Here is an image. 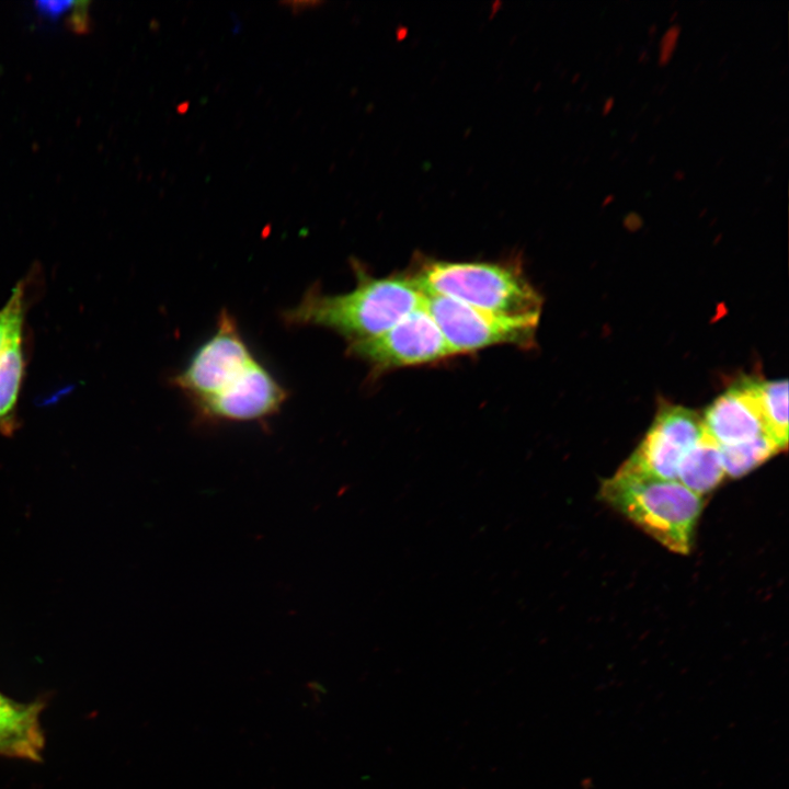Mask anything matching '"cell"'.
<instances>
[{
  "mask_svg": "<svg viewBox=\"0 0 789 789\" xmlns=\"http://www.w3.org/2000/svg\"><path fill=\"white\" fill-rule=\"evenodd\" d=\"M356 286L328 295L313 285L297 305L282 312L289 327H322L340 334L348 344L379 335L409 313L425 307L426 296L412 276L371 277L355 270Z\"/></svg>",
  "mask_w": 789,
  "mask_h": 789,
  "instance_id": "obj_2",
  "label": "cell"
},
{
  "mask_svg": "<svg viewBox=\"0 0 789 789\" xmlns=\"http://www.w3.org/2000/svg\"><path fill=\"white\" fill-rule=\"evenodd\" d=\"M25 300L24 282H19L0 309V357L15 340L23 338Z\"/></svg>",
  "mask_w": 789,
  "mask_h": 789,
  "instance_id": "obj_14",
  "label": "cell"
},
{
  "mask_svg": "<svg viewBox=\"0 0 789 789\" xmlns=\"http://www.w3.org/2000/svg\"><path fill=\"white\" fill-rule=\"evenodd\" d=\"M758 407L769 436L780 449L788 445V381L754 378Z\"/></svg>",
  "mask_w": 789,
  "mask_h": 789,
  "instance_id": "obj_12",
  "label": "cell"
},
{
  "mask_svg": "<svg viewBox=\"0 0 789 789\" xmlns=\"http://www.w3.org/2000/svg\"><path fill=\"white\" fill-rule=\"evenodd\" d=\"M412 277L424 294L501 316H540L541 297L516 263L426 261Z\"/></svg>",
  "mask_w": 789,
  "mask_h": 789,
  "instance_id": "obj_4",
  "label": "cell"
},
{
  "mask_svg": "<svg viewBox=\"0 0 789 789\" xmlns=\"http://www.w3.org/2000/svg\"><path fill=\"white\" fill-rule=\"evenodd\" d=\"M425 296V309L441 330L453 355L496 344L527 346L534 342L539 316H501L447 297Z\"/></svg>",
  "mask_w": 789,
  "mask_h": 789,
  "instance_id": "obj_5",
  "label": "cell"
},
{
  "mask_svg": "<svg viewBox=\"0 0 789 789\" xmlns=\"http://www.w3.org/2000/svg\"><path fill=\"white\" fill-rule=\"evenodd\" d=\"M188 102H182L178 105L176 111L181 114L185 113L188 110Z\"/></svg>",
  "mask_w": 789,
  "mask_h": 789,
  "instance_id": "obj_18",
  "label": "cell"
},
{
  "mask_svg": "<svg viewBox=\"0 0 789 789\" xmlns=\"http://www.w3.org/2000/svg\"><path fill=\"white\" fill-rule=\"evenodd\" d=\"M42 702H18L0 693V739L14 743L34 762L42 761L45 745L39 724Z\"/></svg>",
  "mask_w": 789,
  "mask_h": 789,
  "instance_id": "obj_9",
  "label": "cell"
},
{
  "mask_svg": "<svg viewBox=\"0 0 789 789\" xmlns=\"http://www.w3.org/2000/svg\"><path fill=\"white\" fill-rule=\"evenodd\" d=\"M613 102L614 100L611 98L606 101L604 104V113H607L611 108Z\"/></svg>",
  "mask_w": 789,
  "mask_h": 789,
  "instance_id": "obj_19",
  "label": "cell"
},
{
  "mask_svg": "<svg viewBox=\"0 0 789 789\" xmlns=\"http://www.w3.org/2000/svg\"><path fill=\"white\" fill-rule=\"evenodd\" d=\"M0 755L27 759L26 754L20 746H18L14 743L1 740V739H0Z\"/></svg>",
  "mask_w": 789,
  "mask_h": 789,
  "instance_id": "obj_16",
  "label": "cell"
},
{
  "mask_svg": "<svg viewBox=\"0 0 789 789\" xmlns=\"http://www.w3.org/2000/svg\"><path fill=\"white\" fill-rule=\"evenodd\" d=\"M681 33L677 24L671 25L661 38L659 62L665 65L672 57Z\"/></svg>",
  "mask_w": 789,
  "mask_h": 789,
  "instance_id": "obj_15",
  "label": "cell"
},
{
  "mask_svg": "<svg viewBox=\"0 0 789 789\" xmlns=\"http://www.w3.org/2000/svg\"><path fill=\"white\" fill-rule=\"evenodd\" d=\"M347 352L382 369L427 364L453 355L425 307L379 335L348 344Z\"/></svg>",
  "mask_w": 789,
  "mask_h": 789,
  "instance_id": "obj_6",
  "label": "cell"
},
{
  "mask_svg": "<svg viewBox=\"0 0 789 789\" xmlns=\"http://www.w3.org/2000/svg\"><path fill=\"white\" fill-rule=\"evenodd\" d=\"M780 450L775 441L767 435L736 445L722 446L720 454L724 473L731 478H740Z\"/></svg>",
  "mask_w": 789,
  "mask_h": 789,
  "instance_id": "obj_13",
  "label": "cell"
},
{
  "mask_svg": "<svg viewBox=\"0 0 789 789\" xmlns=\"http://www.w3.org/2000/svg\"><path fill=\"white\" fill-rule=\"evenodd\" d=\"M24 369L23 338H20L0 357V435H11L18 426V399Z\"/></svg>",
  "mask_w": 789,
  "mask_h": 789,
  "instance_id": "obj_11",
  "label": "cell"
},
{
  "mask_svg": "<svg viewBox=\"0 0 789 789\" xmlns=\"http://www.w3.org/2000/svg\"><path fill=\"white\" fill-rule=\"evenodd\" d=\"M320 2L318 1H286L282 4H287L295 13H299L309 7H315Z\"/></svg>",
  "mask_w": 789,
  "mask_h": 789,
  "instance_id": "obj_17",
  "label": "cell"
},
{
  "mask_svg": "<svg viewBox=\"0 0 789 789\" xmlns=\"http://www.w3.org/2000/svg\"><path fill=\"white\" fill-rule=\"evenodd\" d=\"M725 477L719 445L704 431L681 461L676 480L701 496L713 491Z\"/></svg>",
  "mask_w": 789,
  "mask_h": 789,
  "instance_id": "obj_10",
  "label": "cell"
},
{
  "mask_svg": "<svg viewBox=\"0 0 789 789\" xmlns=\"http://www.w3.org/2000/svg\"><path fill=\"white\" fill-rule=\"evenodd\" d=\"M172 384L208 423L262 421L279 412L288 397L226 309L220 311L213 334L195 350Z\"/></svg>",
  "mask_w": 789,
  "mask_h": 789,
  "instance_id": "obj_1",
  "label": "cell"
},
{
  "mask_svg": "<svg viewBox=\"0 0 789 789\" xmlns=\"http://www.w3.org/2000/svg\"><path fill=\"white\" fill-rule=\"evenodd\" d=\"M702 433V419L696 412L681 405L664 404L639 446L619 469L676 480L681 461Z\"/></svg>",
  "mask_w": 789,
  "mask_h": 789,
  "instance_id": "obj_7",
  "label": "cell"
},
{
  "mask_svg": "<svg viewBox=\"0 0 789 789\" xmlns=\"http://www.w3.org/2000/svg\"><path fill=\"white\" fill-rule=\"evenodd\" d=\"M702 426L720 447L769 436L758 407L754 378H743L719 396L706 410Z\"/></svg>",
  "mask_w": 789,
  "mask_h": 789,
  "instance_id": "obj_8",
  "label": "cell"
},
{
  "mask_svg": "<svg viewBox=\"0 0 789 789\" xmlns=\"http://www.w3.org/2000/svg\"><path fill=\"white\" fill-rule=\"evenodd\" d=\"M599 496L668 550L690 551L704 500L677 480L618 469L602 483Z\"/></svg>",
  "mask_w": 789,
  "mask_h": 789,
  "instance_id": "obj_3",
  "label": "cell"
}]
</instances>
